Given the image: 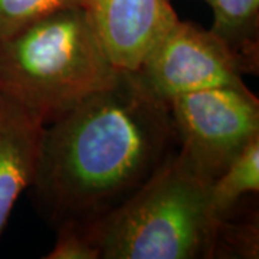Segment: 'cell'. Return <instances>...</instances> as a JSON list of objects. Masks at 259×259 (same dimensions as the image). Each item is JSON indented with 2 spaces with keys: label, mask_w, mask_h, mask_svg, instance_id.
Segmentation results:
<instances>
[{
  "label": "cell",
  "mask_w": 259,
  "mask_h": 259,
  "mask_svg": "<svg viewBox=\"0 0 259 259\" xmlns=\"http://www.w3.org/2000/svg\"><path fill=\"white\" fill-rule=\"evenodd\" d=\"M176 148L168 102L120 71L44 127L29 186L33 204L54 229L88 226L127 200Z\"/></svg>",
  "instance_id": "cell-1"
},
{
  "label": "cell",
  "mask_w": 259,
  "mask_h": 259,
  "mask_svg": "<svg viewBox=\"0 0 259 259\" xmlns=\"http://www.w3.org/2000/svg\"><path fill=\"white\" fill-rule=\"evenodd\" d=\"M118 72L82 8L59 10L0 39V93L44 125L108 87Z\"/></svg>",
  "instance_id": "cell-2"
},
{
  "label": "cell",
  "mask_w": 259,
  "mask_h": 259,
  "mask_svg": "<svg viewBox=\"0 0 259 259\" xmlns=\"http://www.w3.org/2000/svg\"><path fill=\"white\" fill-rule=\"evenodd\" d=\"M221 219L210 206V183L176 148L127 200L97 222L76 228L98 259H210Z\"/></svg>",
  "instance_id": "cell-3"
},
{
  "label": "cell",
  "mask_w": 259,
  "mask_h": 259,
  "mask_svg": "<svg viewBox=\"0 0 259 259\" xmlns=\"http://www.w3.org/2000/svg\"><path fill=\"white\" fill-rule=\"evenodd\" d=\"M168 105L177 153L210 185L259 136V101L248 87L185 94L175 97Z\"/></svg>",
  "instance_id": "cell-4"
},
{
  "label": "cell",
  "mask_w": 259,
  "mask_h": 259,
  "mask_svg": "<svg viewBox=\"0 0 259 259\" xmlns=\"http://www.w3.org/2000/svg\"><path fill=\"white\" fill-rule=\"evenodd\" d=\"M161 101L210 88H243L246 68L212 30L177 20L133 72Z\"/></svg>",
  "instance_id": "cell-5"
},
{
  "label": "cell",
  "mask_w": 259,
  "mask_h": 259,
  "mask_svg": "<svg viewBox=\"0 0 259 259\" xmlns=\"http://www.w3.org/2000/svg\"><path fill=\"white\" fill-rule=\"evenodd\" d=\"M82 9L112 64L128 72L179 20L170 0H82Z\"/></svg>",
  "instance_id": "cell-6"
},
{
  "label": "cell",
  "mask_w": 259,
  "mask_h": 259,
  "mask_svg": "<svg viewBox=\"0 0 259 259\" xmlns=\"http://www.w3.org/2000/svg\"><path fill=\"white\" fill-rule=\"evenodd\" d=\"M44 124L0 93V235L35 176Z\"/></svg>",
  "instance_id": "cell-7"
},
{
  "label": "cell",
  "mask_w": 259,
  "mask_h": 259,
  "mask_svg": "<svg viewBox=\"0 0 259 259\" xmlns=\"http://www.w3.org/2000/svg\"><path fill=\"white\" fill-rule=\"evenodd\" d=\"M210 30L231 48L246 68L256 74L259 68V0H212Z\"/></svg>",
  "instance_id": "cell-8"
},
{
  "label": "cell",
  "mask_w": 259,
  "mask_h": 259,
  "mask_svg": "<svg viewBox=\"0 0 259 259\" xmlns=\"http://www.w3.org/2000/svg\"><path fill=\"white\" fill-rule=\"evenodd\" d=\"M259 192V136L250 141L210 185V206L218 218L228 216L245 194Z\"/></svg>",
  "instance_id": "cell-9"
},
{
  "label": "cell",
  "mask_w": 259,
  "mask_h": 259,
  "mask_svg": "<svg viewBox=\"0 0 259 259\" xmlns=\"http://www.w3.org/2000/svg\"><path fill=\"white\" fill-rule=\"evenodd\" d=\"M71 8H82V0H0V39Z\"/></svg>",
  "instance_id": "cell-10"
},
{
  "label": "cell",
  "mask_w": 259,
  "mask_h": 259,
  "mask_svg": "<svg viewBox=\"0 0 259 259\" xmlns=\"http://www.w3.org/2000/svg\"><path fill=\"white\" fill-rule=\"evenodd\" d=\"M258 225L231 223L223 216L218 226L213 258H258Z\"/></svg>",
  "instance_id": "cell-11"
},
{
  "label": "cell",
  "mask_w": 259,
  "mask_h": 259,
  "mask_svg": "<svg viewBox=\"0 0 259 259\" xmlns=\"http://www.w3.org/2000/svg\"><path fill=\"white\" fill-rule=\"evenodd\" d=\"M55 231V245L45 255L47 259H98L97 250L82 229L65 225L56 228Z\"/></svg>",
  "instance_id": "cell-12"
},
{
  "label": "cell",
  "mask_w": 259,
  "mask_h": 259,
  "mask_svg": "<svg viewBox=\"0 0 259 259\" xmlns=\"http://www.w3.org/2000/svg\"><path fill=\"white\" fill-rule=\"evenodd\" d=\"M204 3H207V5H210V2H212V0H203Z\"/></svg>",
  "instance_id": "cell-13"
}]
</instances>
